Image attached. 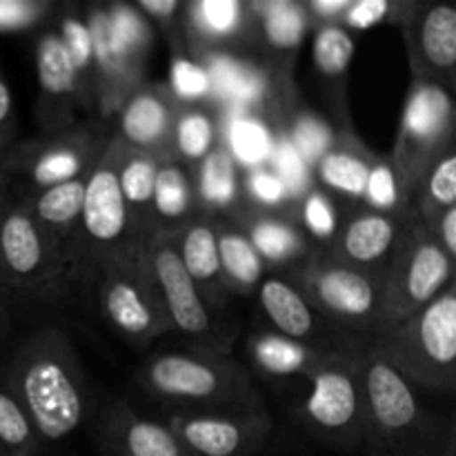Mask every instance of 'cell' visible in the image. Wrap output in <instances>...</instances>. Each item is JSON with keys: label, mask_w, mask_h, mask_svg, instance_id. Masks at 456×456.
Listing matches in <instances>:
<instances>
[{"label": "cell", "mask_w": 456, "mask_h": 456, "mask_svg": "<svg viewBox=\"0 0 456 456\" xmlns=\"http://www.w3.org/2000/svg\"><path fill=\"white\" fill-rule=\"evenodd\" d=\"M3 368L43 448L83 430L96 395L65 330L58 325L31 330L3 359Z\"/></svg>", "instance_id": "obj_1"}, {"label": "cell", "mask_w": 456, "mask_h": 456, "mask_svg": "<svg viewBox=\"0 0 456 456\" xmlns=\"http://www.w3.org/2000/svg\"><path fill=\"white\" fill-rule=\"evenodd\" d=\"M138 386L172 412L232 414L265 408L252 374L232 354L160 352L142 361Z\"/></svg>", "instance_id": "obj_2"}, {"label": "cell", "mask_w": 456, "mask_h": 456, "mask_svg": "<svg viewBox=\"0 0 456 456\" xmlns=\"http://www.w3.org/2000/svg\"><path fill=\"white\" fill-rule=\"evenodd\" d=\"M365 432L361 456H441L456 432L454 419H439L417 392L368 346L361 354Z\"/></svg>", "instance_id": "obj_3"}, {"label": "cell", "mask_w": 456, "mask_h": 456, "mask_svg": "<svg viewBox=\"0 0 456 456\" xmlns=\"http://www.w3.org/2000/svg\"><path fill=\"white\" fill-rule=\"evenodd\" d=\"M412 387L436 395L456 390V288L450 285L417 314L370 341Z\"/></svg>", "instance_id": "obj_4"}, {"label": "cell", "mask_w": 456, "mask_h": 456, "mask_svg": "<svg viewBox=\"0 0 456 456\" xmlns=\"http://www.w3.org/2000/svg\"><path fill=\"white\" fill-rule=\"evenodd\" d=\"M0 288L16 307H61L74 298L65 254L13 194L0 209Z\"/></svg>", "instance_id": "obj_5"}, {"label": "cell", "mask_w": 456, "mask_h": 456, "mask_svg": "<svg viewBox=\"0 0 456 456\" xmlns=\"http://www.w3.org/2000/svg\"><path fill=\"white\" fill-rule=\"evenodd\" d=\"M118 138L111 132L101 159L85 178V200L69 254V283L74 298L87 305L94 281L110 256L134 243L127 209L116 176Z\"/></svg>", "instance_id": "obj_6"}, {"label": "cell", "mask_w": 456, "mask_h": 456, "mask_svg": "<svg viewBox=\"0 0 456 456\" xmlns=\"http://www.w3.org/2000/svg\"><path fill=\"white\" fill-rule=\"evenodd\" d=\"M87 307L138 350H145L154 341L172 334L145 248L138 243L127 245L107 258L94 281Z\"/></svg>", "instance_id": "obj_7"}, {"label": "cell", "mask_w": 456, "mask_h": 456, "mask_svg": "<svg viewBox=\"0 0 456 456\" xmlns=\"http://www.w3.org/2000/svg\"><path fill=\"white\" fill-rule=\"evenodd\" d=\"M281 279L325 321L356 337L374 338L381 310V276L346 265L328 249L314 248Z\"/></svg>", "instance_id": "obj_8"}, {"label": "cell", "mask_w": 456, "mask_h": 456, "mask_svg": "<svg viewBox=\"0 0 456 456\" xmlns=\"http://www.w3.org/2000/svg\"><path fill=\"white\" fill-rule=\"evenodd\" d=\"M361 354L338 356L307 379V395L294 408L307 439L346 456H361L365 432V390Z\"/></svg>", "instance_id": "obj_9"}, {"label": "cell", "mask_w": 456, "mask_h": 456, "mask_svg": "<svg viewBox=\"0 0 456 456\" xmlns=\"http://www.w3.org/2000/svg\"><path fill=\"white\" fill-rule=\"evenodd\" d=\"M456 107L444 87L412 80L401 111L390 163L401 199L410 208L414 191L432 167L454 150Z\"/></svg>", "instance_id": "obj_10"}, {"label": "cell", "mask_w": 456, "mask_h": 456, "mask_svg": "<svg viewBox=\"0 0 456 456\" xmlns=\"http://www.w3.org/2000/svg\"><path fill=\"white\" fill-rule=\"evenodd\" d=\"M454 263L412 214L383 272L381 310L374 338L445 292L454 283Z\"/></svg>", "instance_id": "obj_11"}, {"label": "cell", "mask_w": 456, "mask_h": 456, "mask_svg": "<svg viewBox=\"0 0 456 456\" xmlns=\"http://www.w3.org/2000/svg\"><path fill=\"white\" fill-rule=\"evenodd\" d=\"M142 248L172 334L183 337V341L194 352L230 354L240 325L234 316H230V312L216 310L191 283L185 267L178 261L174 239L159 236Z\"/></svg>", "instance_id": "obj_12"}, {"label": "cell", "mask_w": 456, "mask_h": 456, "mask_svg": "<svg viewBox=\"0 0 456 456\" xmlns=\"http://www.w3.org/2000/svg\"><path fill=\"white\" fill-rule=\"evenodd\" d=\"M111 136L107 123H78L58 134H38L13 142L3 154V165L12 187L20 185L22 194L87 178L94 163Z\"/></svg>", "instance_id": "obj_13"}, {"label": "cell", "mask_w": 456, "mask_h": 456, "mask_svg": "<svg viewBox=\"0 0 456 456\" xmlns=\"http://www.w3.org/2000/svg\"><path fill=\"white\" fill-rule=\"evenodd\" d=\"M83 430L101 456H190L167 423L141 417L120 396H94Z\"/></svg>", "instance_id": "obj_14"}, {"label": "cell", "mask_w": 456, "mask_h": 456, "mask_svg": "<svg viewBox=\"0 0 456 456\" xmlns=\"http://www.w3.org/2000/svg\"><path fill=\"white\" fill-rule=\"evenodd\" d=\"M254 298L265 319L267 330L281 337L321 350L343 352V354H356L370 346V338L356 337L325 321L281 276H265L254 292Z\"/></svg>", "instance_id": "obj_15"}, {"label": "cell", "mask_w": 456, "mask_h": 456, "mask_svg": "<svg viewBox=\"0 0 456 456\" xmlns=\"http://www.w3.org/2000/svg\"><path fill=\"white\" fill-rule=\"evenodd\" d=\"M165 423L190 456H258L274 428L267 408L232 414L172 412Z\"/></svg>", "instance_id": "obj_16"}, {"label": "cell", "mask_w": 456, "mask_h": 456, "mask_svg": "<svg viewBox=\"0 0 456 456\" xmlns=\"http://www.w3.org/2000/svg\"><path fill=\"white\" fill-rule=\"evenodd\" d=\"M410 71L417 83L456 89V9L452 4L419 0L417 12L403 27Z\"/></svg>", "instance_id": "obj_17"}, {"label": "cell", "mask_w": 456, "mask_h": 456, "mask_svg": "<svg viewBox=\"0 0 456 456\" xmlns=\"http://www.w3.org/2000/svg\"><path fill=\"white\" fill-rule=\"evenodd\" d=\"M410 216V208L399 212H377L361 203L346 205L341 208V225L328 252L346 265L383 279L387 261Z\"/></svg>", "instance_id": "obj_18"}, {"label": "cell", "mask_w": 456, "mask_h": 456, "mask_svg": "<svg viewBox=\"0 0 456 456\" xmlns=\"http://www.w3.org/2000/svg\"><path fill=\"white\" fill-rule=\"evenodd\" d=\"M249 56L281 78H292L294 62L298 58L310 18L301 0H248Z\"/></svg>", "instance_id": "obj_19"}, {"label": "cell", "mask_w": 456, "mask_h": 456, "mask_svg": "<svg viewBox=\"0 0 456 456\" xmlns=\"http://www.w3.org/2000/svg\"><path fill=\"white\" fill-rule=\"evenodd\" d=\"M248 0H191L183 3L181 36L196 61L249 52ZM249 56V53H248Z\"/></svg>", "instance_id": "obj_20"}, {"label": "cell", "mask_w": 456, "mask_h": 456, "mask_svg": "<svg viewBox=\"0 0 456 456\" xmlns=\"http://www.w3.org/2000/svg\"><path fill=\"white\" fill-rule=\"evenodd\" d=\"M36 123L40 134H58L78 125V87L56 29L47 27L36 38Z\"/></svg>", "instance_id": "obj_21"}, {"label": "cell", "mask_w": 456, "mask_h": 456, "mask_svg": "<svg viewBox=\"0 0 456 456\" xmlns=\"http://www.w3.org/2000/svg\"><path fill=\"white\" fill-rule=\"evenodd\" d=\"M178 110L181 102L165 80H145L120 107L111 132L134 150L172 160V129Z\"/></svg>", "instance_id": "obj_22"}, {"label": "cell", "mask_w": 456, "mask_h": 456, "mask_svg": "<svg viewBox=\"0 0 456 456\" xmlns=\"http://www.w3.org/2000/svg\"><path fill=\"white\" fill-rule=\"evenodd\" d=\"M89 34L94 43V111L101 123L116 118L120 107L145 83V69L129 65L114 49L105 20V4H85Z\"/></svg>", "instance_id": "obj_23"}, {"label": "cell", "mask_w": 456, "mask_h": 456, "mask_svg": "<svg viewBox=\"0 0 456 456\" xmlns=\"http://www.w3.org/2000/svg\"><path fill=\"white\" fill-rule=\"evenodd\" d=\"M227 218L245 232L263 265L267 272H276V276L297 267L314 249L297 218L288 212H267L240 200Z\"/></svg>", "instance_id": "obj_24"}, {"label": "cell", "mask_w": 456, "mask_h": 456, "mask_svg": "<svg viewBox=\"0 0 456 456\" xmlns=\"http://www.w3.org/2000/svg\"><path fill=\"white\" fill-rule=\"evenodd\" d=\"M379 154L370 150L352 125L334 127V141L312 167L314 185L346 205H359L363 199L370 169Z\"/></svg>", "instance_id": "obj_25"}, {"label": "cell", "mask_w": 456, "mask_h": 456, "mask_svg": "<svg viewBox=\"0 0 456 456\" xmlns=\"http://www.w3.org/2000/svg\"><path fill=\"white\" fill-rule=\"evenodd\" d=\"M338 356L350 354L305 346V343L281 337L267 328L254 330L248 337L249 365L258 377L272 383L297 381V379L307 381L312 374H316Z\"/></svg>", "instance_id": "obj_26"}, {"label": "cell", "mask_w": 456, "mask_h": 456, "mask_svg": "<svg viewBox=\"0 0 456 456\" xmlns=\"http://www.w3.org/2000/svg\"><path fill=\"white\" fill-rule=\"evenodd\" d=\"M174 248H176L178 261L185 267L187 276L199 288V292L216 310L227 312L234 297H232L225 279H223L212 218L200 216L194 223H190L185 230L174 236Z\"/></svg>", "instance_id": "obj_27"}, {"label": "cell", "mask_w": 456, "mask_h": 456, "mask_svg": "<svg viewBox=\"0 0 456 456\" xmlns=\"http://www.w3.org/2000/svg\"><path fill=\"white\" fill-rule=\"evenodd\" d=\"M118 138V136H116ZM160 159L147 151L134 150L118 138V159H116V176L118 190L127 209L129 230L134 243L145 245L154 236L151 223V199H154V183L159 174Z\"/></svg>", "instance_id": "obj_28"}, {"label": "cell", "mask_w": 456, "mask_h": 456, "mask_svg": "<svg viewBox=\"0 0 456 456\" xmlns=\"http://www.w3.org/2000/svg\"><path fill=\"white\" fill-rule=\"evenodd\" d=\"M200 216L205 214L200 212L199 196H196L194 174L176 160H160L154 183V199H151V223H154L151 239L159 236L174 239L178 232Z\"/></svg>", "instance_id": "obj_29"}, {"label": "cell", "mask_w": 456, "mask_h": 456, "mask_svg": "<svg viewBox=\"0 0 456 456\" xmlns=\"http://www.w3.org/2000/svg\"><path fill=\"white\" fill-rule=\"evenodd\" d=\"M312 31H314V43H312L314 74L337 111L338 127H346L352 125L350 110H347V76L356 52L354 34L343 29L341 25H323Z\"/></svg>", "instance_id": "obj_30"}, {"label": "cell", "mask_w": 456, "mask_h": 456, "mask_svg": "<svg viewBox=\"0 0 456 456\" xmlns=\"http://www.w3.org/2000/svg\"><path fill=\"white\" fill-rule=\"evenodd\" d=\"M20 199L27 203L36 223L52 236L53 243L65 254L67 270H69V254L74 248L80 214H83L85 178L45 187L31 194H20Z\"/></svg>", "instance_id": "obj_31"}, {"label": "cell", "mask_w": 456, "mask_h": 456, "mask_svg": "<svg viewBox=\"0 0 456 456\" xmlns=\"http://www.w3.org/2000/svg\"><path fill=\"white\" fill-rule=\"evenodd\" d=\"M212 223L227 289L232 297H254L261 281L267 276V267L236 223L227 216H214Z\"/></svg>", "instance_id": "obj_32"}, {"label": "cell", "mask_w": 456, "mask_h": 456, "mask_svg": "<svg viewBox=\"0 0 456 456\" xmlns=\"http://www.w3.org/2000/svg\"><path fill=\"white\" fill-rule=\"evenodd\" d=\"M239 163L234 156L218 142L216 150L200 160L194 169L196 196H199L200 212L205 216H227L243 200V187H240Z\"/></svg>", "instance_id": "obj_33"}, {"label": "cell", "mask_w": 456, "mask_h": 456, "mask_svg": "<svg viewBox=\"0 0 456 456\" xmlns=\"http://www.w3.org/2000/svg\"><path fill=\"white\" fill-rule=\"evenodd\" d=\"M53 20H56L53 29L61 38L67 61L74 71L80 110L94 111V43L87 18H85V7L76 3L58 4Z\"/></svg>", "instance_id": "obj_34"}, {"label": "cell", "mask_w": 456, "mask_h": 456, "mask_svg": "<svg viewBox=\"0 0 456 456\" xmlns=\"http://www.w3.org/2000/svg\"><path fill=\"white\" fill-rule=\"evenodd\" d=\"M221 129L212 102L181 105L172 129V160L185 165L191 174L200 160L218 147Z\"/></svg>", "instance_id": "obj_35"}, {"label": "cell", "mask_w": 456, "mask_h": 456, "mask_svg": "<svg viewBox=\"0 0 456 456\" xmlns=\"http://www.w3.org/2000/svg\"><path fill=\"white\" fill-rule=\"evenodd\" d=\"M105 20L116 52L129 65L147 69V58L154 45V27L142 18L134 3H107Z\"/></svg>", "instance_id": "obj_36"}, {"label": "cell", "mask_w": 456, "mask_h": 456, "mask_svg": "<svg viewBox=\"0 0 456 456\" xmlns=\"http://www.w3.org/2000/svg\"><path fill=\"white\" fill-rule=\"evenodd\" d=\"M43 452V444L13 395L0 361V456H40Z\"/></svg>", "instance_id": "obj_37"}, {"label": "cell", "mask_w": 456, "mask_h": 456, "mask_svg": "<svg viewBox=\"0 0 456 456\" xmlns=\"http://www.w3.org/2000/svg\"><path fill=\"white\" fill-rule=\"evenodd\" d=\"M450 208H456V150L448 151L428 172L410 200V209L421 223L435 221Z\"/></svg>", "instance_id": "obj_38"}, {"label": "cell", "mask_w": 456, "mask_h": 456, "mask_svg": "<svg viewBox=\"0 0 456 456\" xmlns=\"http://www.w3.org/2000/svg\"><path fill=\"white\" fill-rule=\"evenodd\" d=\"M294 218L298 227L310 240H314V248L328 249L337 236L341 225V203L321 190L319 185H312L294 208Z\"/></svg>", "instance_id": "obj_39"}, {"label": "cell", "mask_w": 456, "mask_h": 456, "mask_svg": "<svg viewBox=\"0 0 456 456\" xmlns=\"http://www.w3.org/2000/svg\"><path fill=\"white\" fill-rule=\"evenodd\" d=\"M221 145L234 156L236 163L248 165V169L265 165V159L274 151L270 125H263L261 116L243 110H239L236 118L232 120L230 142H221Z\"/></svg>", "instance_id": "obj_40"}, {"label": "cell", "mask_w": 456, "mask_h": 456, "mask_svg": "<svg viewBox=\"0 0 456 456\" xmlns=\"http://www.w3.org/2000/svg\"><path fill=\"white\" fill-rule=\"evenodd\" d=\"M417 4L419 0H350L338 25L350 34L374 29L379 25L403 29L417 12Z\"/></svg>", "instance_id": "obj_41"}, {"label": "cell", "mask_w": 456, "mask_h": 456, "mask_svg": "<svg viewBox=\"0 0 456 456\" xmlns=\"http://www.w3.org/2000/svg\"><path fill=\"white\" fill-rule=\"evenodd\" d=\"M165 83L181 105H200V102H209L214 96L209 69L203 62L191 58L185 49L174 52L169 78Z\"/></svg>", "instance_id": "obj_42"}, {"label": "cell", "mask_w": 456, "mask_h": 456, "mask_svg": "<svg viewBox=\"0 0 456 456\" xmlns=\"http://www.w3.org/2000/svg\"><path fill=\"white\" fill-rule=\"evenodd\" d=\"M240 187H243V200L252 208L267 209V212H288L294 216L297 203L283 178L267 163L249 167L240 178Z\"/></svg>", "instance_id": "obj_43"}, {"label": "cell", "mask_w": 456, "mask_h": 456, "mask_svg": "<svg viewBox=\"0 0 456 456\" xmlns=\"http://www.w3.org/2000/svg\"><path fill=\"white\" fill-rule=\"evenodd\" d=\"M56 0H0V34H27L53 20Z\"/></svg>", "instance_id": "obj_44"}, {"label": "cell", "mask_w": 456, "mask_h": 456, "mask_svg": "<svg viewBox=\"0 0 456 456\" xmlns=\"http://www.w3.org/2000/svg\"><path fill=\"white\" fill-rule=\"evenodd\" d=\"M361 205H365L370 209H377V212H399V209L408 208L403 203V199H401L395 169H392L390 156L387 154H379L377 163L370 169Z\"/></svg>", "instance_id": "obj_45"}, {"label": "cell", "mask_w": 456, "mask_h": 456, "mask_svg": "<svg viewBox=\"0 0 456 456\" xmlns=\"http://www.w3.org/2000/svg\"><path fill=\"white\" fill-rule=\"evenodd\" d=\"M134 7L142 13L151 27L167 36L169 45L174 52L185 49L181 36V12H183V0H138Z\"/></svg>", "instance_id": "obj_46"}, {"label": "cell", "mask_w": 456, "mask_h": 456, "mask_svg": "<svg viewBox=\"0 0 456 456\" xmlns=\"http://www.w3.org/2000/svg\"><path fill=\"white\" fill-rule=\"evenodd\" d=\"M16 107H13V94L0 69V151L9 150L16 142Z\"/></svg>", "instance_id": "obj_47"}, {"label": "cell", "mask_w": 456, "mask_h": 456, "mask_svg": "<svg viewBox=\"0 0 456 456\" xmlns=\"http://www.w3.org/2000/svg\"><path fill=\"white\" fill-rule=\"evenodd\" d=\"M423 227L428 230L430 239L448 254L452 261H456V208L445 209L441 216H436L435 221L423 223Z\"/></svg>", "instance_id": "obj_48"}, {"label": "cell", "mask_w": 456, "mask_h": 456, "mask_svg": "<svg viewBox=\"0 0 456 456\" xmlns=\"http://www.w3.org/2000/svg\"><path fill=\"white\" fill-rule=\"evenodd\" d=\"M301 3L310 18V27L316 29L323 25H338L350 0H301Z\"/></svg>", "instance_id": "obj_49"}, {"label": "cell", "mask_w": 456, "mask_h": 456, "mask_svg": "<svg viewBox=\"0 0 456 456\" xmlns=\"http://www.w3.org/2000/svg\"><path fill=\"white\" fill-rule=\"evenodd\" d=\"M13 321H16V303L7 297L4 289H0V347L9 341Z\"/></svg>", "instance_id": "obj_50"}, {"label": "cell", "mask_w": 456, "mask_h": 456, "mask_svg": "<svg viewBox=\"0 0 456 456\" xmlns=\"http://www.w3.org/2000/svg\"><path fill=\"white\" fill-rule=\"evenodd\" d=\"M9 196H12V178H9L7 172H4L3 154H0V209H3V205L7 203Z\"/></svg>", "instance_id": "obj_51"}, {"label": "cell", "mask_w": 456, "mask_h": 456, "mask_svg": "<svg viewBox=\"0 0 456 456\" xmlns=\"http://www.w3.org/2000/svg\"><path fill=\"white\" fill-rule=\"evenodd\" d=\"M441 456H456V432H452L450 439L445 441V448L444 452H441Z\"/></svg>", "instance_id": "obj_52"}, {"label": "cell", "mask_w": 456, "mask_h": 456, "mask_svg": "<svg viewBox=\"0 0 456 456\" xmlns=\"http://www.w3.org/2000/svg\"><path fill=\"white\" fill-rule=\"evenodd\" d=\"M0 289H3V288H0Z\"/></svg>", "instance_id": "obj_53"}, {"label": "cell", "mask_w": 456, "mask_h": 456, "mask_svg": "<svg viewBox=\"0 0 456 456\" xmlns=\"http://www.w3.org/2000/svg\"><path fill=\"white\" fill-rule=\"evenodd\" d=\"M40 456H43V454H40Z\"/></svg>", "instance_id": "obj_54"}]
</instances>
